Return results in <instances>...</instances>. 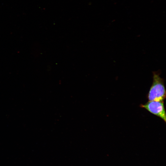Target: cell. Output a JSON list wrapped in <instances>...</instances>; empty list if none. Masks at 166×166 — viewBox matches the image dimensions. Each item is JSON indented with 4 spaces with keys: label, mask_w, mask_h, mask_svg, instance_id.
Here are the masks:
<instances>
[{
    "label": "cell",
    "mask_w": 166,
    "mask_h": 166,
    "mask_svg": "<svg viewBox=\"0 0 166 166\" xmlns=\"http://www.w3.org/2000/svg\"><path fill=\"white\" fill-rule=\"evenodd\" d=\"M160 75V71L152 72V83L147 95L148 101H164L166 98L164 79Z\"/></svg>",
    "instance_id": "obj_1"
},
{
    "label": "cell",
    "mask_w": 166,
    "mask_h": 166,
    "mask_svg": "<svg viewBox=\"0 0 166 166\" xmlns=\"http://www.w3.org/2000/svg\"><path fill=\"white\" fill-rule=\"evenodd\" d=\"M140 106L160 117L166 122V113L164 101H148L144 104H141Z\"/></svg>",
    "instance_id": "obj_2"
}]
</instances>
